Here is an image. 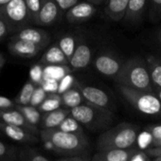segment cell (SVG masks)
Segmentation results:
<instances>
[{"label":"cell","mask_w":161,"mask_h":161,"mask_svg":"<svg viewBox=\"0 0 161 161\" xmlns=\"http://www.w3.org/2000/svg\"><path fill=\"white\" fill-rule=\"evenodd\" d=\"M70 72L71 68L67 64H46L43 67V80L53 79L59 82Z\"/></svg>","instance_id":"cell-22"},{"label":"cell","mask_w":161,"mask_h":161,"mask_svg":"<svg viewBox=\"0 0 161 161\" xmlns=\"http://www.w3.org/2000/svg\"><path fill=\"white\" fill-rule=\"evenodd\" d=\"M14 107L24 116L26 120L30 122L31 124L36 126L41 121V114H40V111L36 109V107L31 106L30 104L28 105L16 104Z\"/></svg>","instance_id":"cell-24"},{"label":"cell","mask_w":161,"mask_h":161,"mask_svg":"<svg viewBox=\"0 0 161 161\" xmlns=\"http://www.w3.org/2000/svg\"><path fill=\"white\" fill-rule=\"evenodd\" d=\"M45 47L41 45H37L26 40H12L9 44V49L10 51L19 57L23 58H31L35 56L41 49H43Z\"/></svg>","instance_id":"cell-13"},{"label":"cell","mask_w":161,"mask_h":161,"mask_svg":"<svg viewBox=\"0 0 161 161\" xmlns=\"http://www.w3.org/2000/svg\"><path fill=\"white\" fill-rule=\"evenodd\" d=\"M10 1H11V0H0V7L5 5V4H7V3H9Z\"/></svg>","instance_id":"cell-48"},{"label":"cell","mask_w":161,"mask_h":161,"mask_svg":"<svg viewBox=\"0 0 161 161\" xmlns=\"http://www.w3.org/2000/svg\"><path fill=\"white\" fill-rule=\"evenodd\" d=\"M0 161H21V151L0 140Z\"/></svg>","instance_id":"cell-23"},{"label":"cell","mask_w":161,"mask_h":161,"mask_svg":"<svg viewBox=\"0 0 161 161\" xmlns=\"http://www.w3.org/2000/svg\"><path fill=\"white\" fill-rule=\"evenodd\" d=\"M118 86L136 90L153 92V85L150 77L146 60L134 57L123 62L122 67L115 78Z\"/></svg>","instance_id":"cell-2"},{"label":"cell","mask_w":161,"mask_h":161,"mask_svg":"<svg viewBox=\"0 0 161 161\" xmlns=\"http://www.w3.org/2000/svg\"><path fill=\"white\" fill-rule=\"evenodd\" d=\"M0 17H2L10 27L11 32H16L31 23L26 0H11L0 7Z\"/></svg>","instance_id":"cell-6"},{"label":"cell","mask_w":161,"mask_h":161,"mask_svg":"<svg viewBox=\"0 0 161 161\" xmlns=\"http://www.w3.org/2000/svg\"><path fill=\"white\" fill-rule=\"evenodd\" d=\"M61 98H62V103L64 104L66 107H69L70 109L82 104L83 102V96L80 94V90L74 88H70L65 92L62 93Z\"/></svg>","instance_id":"cell-25"},{"label":"cell","mask_w":161,"mask_h":161,"mask_svg":"<svg viewBox=\"0 0 161 161\" xmlns=\"http://www.w3.org/2000/svg\"><path fill=\"white\" fill-rule=\"evenodd\" d=\"M41 4H42V0H26V6H27L31 23L36 25L38 14L41 9Z\"/></svg>","instance_id":"cell-31"},{"label":"cell","mask_w":161,"mask_h":161,"mask_svg":"<svg viewBox=\"0 0 161 161\" xmlns=\"http://www.w3.org/2000/svg\"><path fill=\"white\" fill-rule=\"evenodd\" d=\"M155 161H161V156H159V157H156V160Z\"/></svg>","instance_id":"cell-49"},{"label":"cell","mask_w":161,"mask_h":161,"mask_svg":"<svg viewBox=\"0 0 161 161\" xmlns=\"http://www.w3.org/2000/svg\"><path fill=\"white\" fill-rule=\"evenodd\" d=\"M4 64H5V58L3 57V55L0 54V70H1Z\"/></svg>","instance_id":"cell-47"},{"label":"cell","mask_w":161,"mask_h":161,"mask_svg":"<svg viewBox=\"0 0 161 161\" xmlns=\"http://www.w3.org/2000/svg\"><path fill=\"white\" fill-rule=\"evenodd\" d=\"M46 147L66 155H80L84 153L89 140L84 132H64L58 128L43 129L39 132Z\"/></svg>","instance_id":"cell-1"},{"label":"cell","mask_w":161,"mask_h":161,"mask_svg":"<svg viewBox=\"0 0 161 161\" xmlns=\"http://www.w3.org/2000/svg\"><path fill=\"white\" fill-rule=\"evenodd\" d=\"M59 82L53 79H44L40 86L44 88V90L47 93H57Z\"/></svg>","instance_id":"cell-36"},{"label":"cell","mask_w":161,"mask_h":161,"mask_svg":"<svg viewBox=\"0 0 161 161\" xmlns=\"http://www.w3.org/2000/svg\"><path fill=\"white\" fill-rule=\"evenodd\" d=\"M145 60L153 85L154 86L161 87V57L148 55Z\"/></svg>","instance_id":"cell-21"},{"label":"cell","mask_w":161,"mask_h":161,"mask_svg":"<svg viewBox=\"0 0 161 161\" xmlns=\"http://www.w3.org/2000/svg\"><path fill=\"white\" fill-rule=\"evenodd\" d=\"M57 161H89V160L87 158L82 157V156H80V155H71L69 157L62 158V159H59Z\"/></svg>","instance_id":"cell-44"},{"label":"cell","mask_w":161,"mask_h":161,"mask_svg":"<svg viewBox=\"0 0 161 161\" xmlns=\"http://www.w3.org/2000/svg\"><path fill=\"white\" fill-rule=\"evenodd\" d=\"M57 128L64 132H71V133L83 132L80 124L71 115H68Z\"/></svg>","instance_id":"cell-30"},{"label":"cell","mask_w":161,"mask_h":161,"mask_svg":"<svg viewBox=\"0 0 161 161\" xmlns=\"http://www.w3.org/2000/svg\"><path fill=\"white\" fill-rule=\"evenodd\" d=\"M156 40L158 42V44L160 45L161 47V29L157 31V34H156Z\"/></svg>","instance_id":"cell-46"},{"label":"cell","mask_w":161,"mask_h":161,"mask_svg":"<svg viewBox=\"0 0 161 161\" xmlns=\"http://www.w3.org/2000/svg\"><path fill=\"white\" fill-rule=\"evenodd\" d=\"M36 85L33 84L31 80H28V82L24 85V86L22 87L20 93L18 94V96L15 98V103L16 104H20V105H28L30 104L31 96L36 88Z\"/></svg>","instance_id":"cell-27"},{"label":"cell","mask_w":161,"mask_h":161,"mask_svg":"<svg viewBox=\"0 0 161 161\" xmlns=\"http://www.w3.org/2000/svg\"><path fill=\"white\" fill-rule=\"evenodd\" d=\"M148 0H129L127 10L124 15V21L131 25H136L141 22L144 16Z\"/></svg>","instance_id":"cell-16"},{"label":"cell","mask_w":161,"mask_h":161,"mask_svg":"<svg viewBox=\"0 0 161 161\" xmlns=\"http://www.w3.org/2000/svg\"><path fill=\"white\" fill-rule=\"evenodd\" d=\"M77 82L75 80V78L73 75H71L70 73L66 74L63 79H61L59 80V86H58V90H57V94L61 95L62 93L65 92L66 90L72 88V86L76 84Z\"/></svg>","instance_id":"cell-33"},{"label":"cell","mask_w":161,"mask_h":161,"mask_svg":"<svg viewBox=\"0 0 161 161\" xmlns=\"http://www.w3.org/2000/svg\"><path fill=\"white\" fill-rule=\"evenodd\" d=\"M47 93L44 90V88L40 86H37L32 96H31L30 105L34 106V107L39 106L44 102V100L47 98Z\"/></svg>","instance_id":"cell-34"},{"label":"cell","mask_w":161,"mask_h":161,"mask_svg":"<svg viewBox=\"0 0 161 161\" xmlns=\"http://www.w3.org/2000/svg\"><path fill=\"white\" fill-rule=\"evenodd\" d=\"M26 161H49L44 155L37 153L35 152H29L26 155Z\"/></svg>","instance_id":"cell-41"},{"label":"cell","mask_w":161,"mask_h":161,"mask_svg":"<svg viewBox=\"0 0 161 161\" xmlns=\"http://www.w3.org/2000/svg\"><path fill=\"white\" fill-rule=\"evenodd\" d=\"M122 64L123 61L110 53H103L99 55L94 62V65L100 73L113 78H116L119 74Z\"/></svg>","instance_id":"cell-7"},{"label":"cell","mask_w":161,"mask_h":161,"mask_svg":"<svg viewBox=\"0 0 161 161\" xmlns=\"http://www.w3.org/2000/svg\"><path fill=\"white\" fill-rule=\"evenodd\" d=\"M137 149H124V150H107L98 152L90 161H128L131 155Z\"/></svg>","instance_id":"cell-17"},{"label":"cell","mask_w":161,"mask_h":161,"mask_svg":"<svg viewBox=\"0 0 161 161\" xmlns=\"http://www.w3.org/2000/svg\"><path fill=\"white\" fill-rule=\"evenodd\" d=\"M26 40L37 45H41L47 47V45L50 41L49 34L40 29H33V28H24L12 37V40Z\"/></svg>","instance_id":"cell-12"},{"label":"cell","mask_w":161,"mask_h":161,"mask_svg":"<svg viewBox=\"0 0 161 161\" xmlns=\"http://www.w3.org/2000/svg\"><path fill=\"white\" fill-rule=\"evenodd\" d=\"M100 1H104V0H100Z\"/></svg>","instance_id":"cell-50"},{"label":"cell","mask_w":161,"mask_h":161,"mask_svg":"<svg viewBox=\"0 0 161 161\" xmlns=\"http://www.w3.org/2000/svg\"><path fill=\"white\" fill-rule=\"evenodd\" d=\"M60 13L61 11L55 0H42L36 25L50 26L54 24L57 21Z\"/></svg>","instance_id":"cell-10"},{"label":"cell","mask_w":161,"mask_h":161,"mask_svg":"<svg viewBox=\"0 0 161 161\" xmlns=\"http://www.w3.org/2000/svg\"><path fill=\"white\" fill-rule=\"evenodd\" d=\"M63 53L65 55L67 60L69 61L70 57L75 51L76 48V39L72 35H64L60 38L59 42L57 43Z\"/></svg>","instance_id":"cell-28"},{"label":"cell","mask_w":161,"mask_h":161,"mask_svg":"<svg viewBox=\"0 0 161 161\" xmlns=\"http://www.w3.org/2000/svg\"><path fill=\"white\" fill-rule=\"evenodd\" d=\"M10 32L11 31L9 25L2 17H0V40H2L4 37H6Z\"/></svg>","instance_id":"cell-42"},{"label":"cell","mask_w":161,"mask_h":161,"mask_svg":"<svg viewBox=\"0 0 161 161\" xmlns=\"http://www.w3.org/2000/svg\"><path fill=\"white\" fill-rule=\"evenodd\" d=\"M91 58L92 52L90 47L85 43H80L76 47L74 53L68 61V64L72 69L85 68L91 63Z\"/></svg>","instance_id":"cell-15"},{"label":"cell","mask_w":161,"mask_h":161,"mask_svg":"<svg viewBox=\"0 0 161 161\" xmlns=\"http://www.w3.org/2000/svg\"><path fill=\"white\" fill-rule=\"evenodd\" d=\"M152 146H153V147L149 148L148 150L145 151V153L150 156H154V157L161 156V139L153 141Z\"/></svg>","instance_id":"cell-37"},{"label":"cell","mask_w":161,"mask_h":161,"mask_svg":"<svg viewBox=\"0 0 161 161\" xmlns=\"http://www.w3.org/2000/svg\"><path fill=\"white\" fill-rule=\"evenodd\" d=\"M153 94L159 99V101L161 102V87H158V86H153Z\"/></svg>","instance_id":"cell-45"},{"label":"cell","mask_w":161,"mask_h":161,"mask_svg":"<svg viewBox=\"0 0 161 161\" xmlns=\"http://www.w3.org/2000/svg\"><path fill=\"white\" fill-rule=\"evenodd\" d=\"M149 17L153 23L161 19V0H150Z\"/></svg>","instance_id":"cell-32"},{"label":"cell","mask_w":161,"mask_h":161,"mask_svg":"<svg viewBox=\"0 0 161 161\" xmlns=\"http://www.w3.org/2000/svg\"><path fill=\"white\" fill-rule=\"evenodd\" d=\"M43 64H35L31 68L30 77L31 80L36 86H40L43 80Z\"/></svg>","instance_id":"cell-35"},{"label":"cell","mask_w":161,"mask_h":161,"mask_svg":"<svg viewBox=\"0 0 161 161\" xmlns=\"http://www.w3.org/2000/svg\"><path fill=\"white\" fill-rule=\"evenodd\" d=\"M68 115H70V110L68 109L58 108L50 112H46L41 119L42 126L44 129L57 128Z\"/></svg>","instance_id":"cell-19"},{"label":"cell","mask_w":161,"mask_h":161,"mask_svg":"<svg viewBox=\"0 0 161 161\" xmlns=\"http://www.w3.org/2000/svg\"><path fill=\"white\" fill-rule=\"evenodd\" d=\"M0 121L8 123V124H13L16 125L19 127H22L31 133L39 134V130L35 125L31 124L26 120L24 116L17 110H12L10 109H0Z\"/></svg>","instance_id":"cell-11"},{"label":"cell","mask_w":161,"mask_h":161,"mask_svg":"<svg viewBox=\"0 0 161 161\" xmlns=\"http://www.w3.org/2000/svg\"><path fill=\"white\" fill-rule=\"evenodd\" d=\"M61 12H64L69 10L75 4L79 2V0H55Z\"/></svg>","instance_id":"cell-39"},{"label":"cell","mask_w":161,"mask_h":161,"mask_svg":"<svg viewBox=\"0 0 161 161\" xmlns=\"http://www.w3.org/2000/svg\"><path fill=\"white\" fill-rule=\"evenodd\" d=\"M145 129L148 130L151 133V135H152V136L153 138V141L161 139V123L160 124L148 125V126L145 127Z\"/></svg>","instance_id":"cell-38"},{"label":"cell","mask_w":161,"mask_h":161,"mask_svg":"<svg viewBox=\"0 0 161 161\" xmlns=\"http://www.w3.org/2000/svg\"><path fill=\"white\" fill-rule=\"evenodd\" d=\"M40 63L42 64H67L68 60L65 55L63 53L58 44H54L50 47L45 54L42 56Z\"/></svg>","instance_id":"cell-20"},{"label":"cell","mask_w":161,"mask_h":161,"mask_svg":"<svg viewBox=\"0 0 161 161\" xmlns=\"http://www.w3.org/2000/svg\"><path fill=\"white\" fill-rule=\"evenodd\" d=\"M96 13V7L88 2H78L66 13V20L71 24L83 23L90 19Z\"/></svg>","instance_id":"cell-9"},{"label":"cell","mask_w":161,"mask_h":161,"mask_svg":"<svg viewBox=\"0 0 161 161\" xmlns=\"http://www.w3.org/2000/svg\"><path fill=\"white\" fill-rule=\"evenodd\" d=\"M153 138L151 133L144 128L143 131L138 132L137 136H136V143L137 148H138L137 150H139V151L148 150L153 145Z\"/></svg>","instance_id":"cell-29"},{"label":"cell","mask_w":161,"mask_h":161,"mask_svg":"<svg viewBox=\"0 0 161 161\" xmlns=\"http://www.w3.org/2000/svg\"><path fill=\"white\" fill-rule=\"evenodd\" d=\"M128 161H149L148 154L144 151L136 150L129 158Z\"/></svg>","instance_id":"cell-40"},{"label":"cell","mask_w":161,"mask_h":161,"mask_svg":"<svg viewBox=\"0 0 161 161\" xmlns=\"http://www.w3.org/2000/svg\"><path fill=\"white\" fill-rule=\"evenodd\" d=\"M0 130L7 136L18 142L31 143V142H36L38 140V138L34 136L33 133L16 125L8 124L0 121Z\"/></svg>","instance_id":"cell-14"},{"label":"cell","mask_w":161,"mask_h":161,"mask_svg":"<svg viewBox=\"0 0 161 161\" xmlns=\"http://www.w3.org/2000/svg\"><path fill=\"white\" fill-rule=\"evenodd\" d=\"M62 105V98L61 95L57 93H49L44 102L38 106L40 112H50L60 108Z\"/></svg>","instance_id":"cell-26"},{"label":"cell","mask_w":161,"mask_h":161,"mask_svg":"<svg viewBox=\"0 0 161 161\" xmlns=\"http://www.w3.org/2000/svg\"><path fill=\"white\" fill-rule=\"evenodd\" d=\"M123 98L139 113L146 116H161V102L153 93L119 86Z\"/></svg>","instance_id":"cell-5"},{"label":"cell","mask_w":161,"mask_h":161,"mask_svg":"<svg viewBox=\"0 0 161 161\" xmlns=\"http://www.w3.org/2000/svg\"><path fill=\"white\" fill-rule=\"evenodd\" d=\"M79 90L80 94H82L83 98L87 101V103L98 107L111 110V106H112L111 99L103 90L94 86H79Z\"/></svg>","instance_id":"cell-8"},{"label":"cell","mask_w":161,"mask_h":161,"mask_svg":"<svg viewBox=\"0 0 161 161\" xmlns=\"http://www.w3.org/2000/svg\"><path fill=\"white\" fill-rule=\"evenodd\" d=\"M70 115L80 124L93 131L108 128L115 119V115L111 110L95 106L89 103L71 108Z\"/></svg>","instance_id":"cell-4"},{"label":"cell","mask_w":161,"mask_h":161,"mask_svg":"<svg viewBox=\"0 0 161 161\" xmlns=\"http://www.w3.org/2000/svg\"><path fill=\"white\" fill-rule=\"evenodd\" d=\"M140 131L139 126L122 122L112 128L107 129L97 139V150L107 151V150H124L133 148L136 144V136Z\"/></svg>","instance_id":"cell-3"},{"label":"cell","mask_w":161,"mask_h":161,"mask_svg":"<svg viewBox=\"0 0 161 161\" xmlns=\"http://www.w3.org/2000/svg\"><path fill=\"white\" fill-rule=\"evenodd\" d=\"M128 3L129 0H107L104 12L113 21H120L124 18Z\"/></svg>","instance_id":"cell-18"},{"label":"cell","mask_w":161,"mask_h":161,"mask_svg":"<svg viewBox=\"0 0 161 161\" xmlns=\"http://www.w3.org/2000/svg\"><path fill=\"white\" fill-rule=\"evenodd\" d=\"M15 104L9 99L3 96H0V109H10L14 108Z\"/></svg>","instance_id":"cell-43"}]
</instances>
